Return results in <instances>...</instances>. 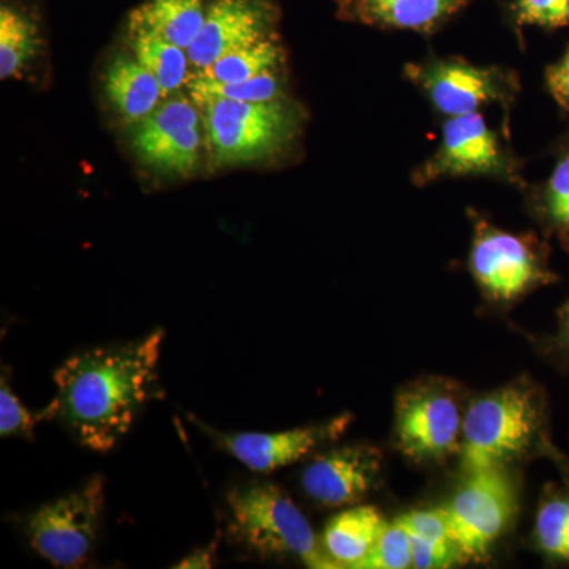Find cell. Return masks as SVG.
<instances>
[{
	"mask_svg": "<svg viewBox=\"0 0 569 569\" xmlns=\"http://www.w3.org/2000/svg\"><path fill=\"white\" fill-rule=\"evenodd\" d=\"M163 339L156 329L134 342L70 356L54 372L58 395L41 419H61L91 451H111L148 400Z\"/></svg>",
	"mask_w": 569,
	"mask_h": 569,
	"instance_id": "cell-1",
	"label": "cell"
},
{
	"mask_svg": "<svg viewBox=\"0 0 569 569\" xmlns=\"http://www.w3.org/2000/svg\"><path fill=\"white\" fill-rule=\"evenodd\" d=\"M546 406L539 388L522 380L479 397L462 426L463 475L505 467L545 436Z\"/></svg>",
	"mask_w": 569,
	"mask_h": 569,
	"instance_id": "cell-2",
	"label": "cell"
},
{
	"mask_svg": "<svg viewBox=\"0 0 569 569\" xmlns=\"http://www.w3.org/2000/svg\"><path fill=\"white\" fill-rule=\"evenodd\" d=\"M227 501L231 535L254 556L261 559L295 557L312 569L339 568L318 541L305 512L279 486L260 482L233 489Z\"/></svg>",
	"mask_w": 569,
	"mask_h": 569,
	"instance_id": "cell-3",
	"label": "cell"
},
{
	"mask_svg": "<svg viewBox=\"0 0 569 569\" xmlns=\"http://www.w3.org/2000/svg\"><path fill=\"white\" fill-rule=\"evenodd\" d=\"M203 112L216 167L263 162L298 138L305 112L287 97L272 102H238L208 97L194 102Z\"/></svg>",
	"mask_w": 569,
	"mask_h": 569,
	"instance_id": "cell-4",
	"label": "cell"
},
{
	"mask_svg": "<svg viewBox=\"0 0 569 569\" xmlns=\"http://www.w3.org/2000/svg\"><path fill=\"white\" fill-rule=\"evenodd\" d=\"M462 176L522 183L519 160L479 111L447 119L440 146L415 170L411 182L426 187L441 179Z\"/></svg>",
	"mask_w": 569,
	"mask_h": 569,
	"instance_id": "cell-5",
	"label": "cell"
},
{
	"mask_svg": "<svg viewBox=\"0 0 569 569\" xmlns=\"http://www.w3.org/2000/svg\"><path fill=\"white\" fill-rule=\"evenodd\" d=\"M406 74L445 118L470 114L488 104H498L509 119V110L520 91L516 71L497 66H475L462 58H429L408 63Z\"/></svg>",
	"mask_w": 569,
	"mask_h": 569,
	"instance_id": "cell-6",
	"label": "cell"
},
{
	"mask_svg": "<svg viewBox=\"0 0 569 569\" xmlns=\"http://www.w3.org/2000/svg\"><path fill=\"white\" fill-rule=\"evenodd\" d=\"M104 509V478L97 475L80 489L43 505L26 531L33 550L58 568H80L96 546Z\"/></svg>",
	"mask_w": 569,
	"mask_h": 569,
	"instance_id": "cell-7",
	"label": "cell"
},
{
	"mask_svg": "<svg viewBox=\"0 0 569 569\" xmlns=\"http://www.w3.org/2000/svg\"><path fill=\"white\" fill-rule=\"evenodd\" d=\"M518 508L515 482L505 467L466 475L445 507L459 563L488 560L493 542L507 530Z\"/></svg>",
	"mask_w": 569,
	"mask_h": 569,
	"instance_id": "cell-8",
	"label": "cell"
},
{
	"mask_svg": "<svg viewBox=\"0 0 569 569\" xmlns=\"http://www.w3.org/2000/svg\"><path fill=\"white\" fill-rule=\"evenodd\" d=\"M470 269L479 288L493 301H512L553 280L541 242L515 234L473 217Z\"/></svg>",
	"mask_w": 569,
	"mask_h": 569,
	"instance_id": "cell-9",
	"label": "cell"
},
{
	"mask_svg": "<svg viewBox=\"0 0 569 569\" xmlns=\"http://www.w3.org/2000/svg\"><path fill=\"white\" fill-rule=\"evenodd\" d=\"M463 419L451 385L425 380L403 388L396 400L397 448L407 458L427 462L458 451Z\"/></svg>",
	"mask_w": 569,
	"mask_h": 569,
	"instance_id": "cell-10",
	"label": "cell"
},
{
	"mask_svg": "<svg viewBox=\"0 0 569 569\" xmlns=\"http://www.w3.org/2000/svg\"><path fill=\"white\" fill-rule=\"evenodd\" d=\"M194 104L186 97H174L133 123L130 144L149 170L171 178H187L198 170L204 119Z\"/></svg>",
	"mask_w": 569,
	"mask_h": 569,
	"instance_id": "cell-11",
	"label": "cell"
},
{
	"mask_svg": "<svg viewBox=\"0 0 569 569\" xmlns=\"http://www.w3.org/2000/svg\"><path fill=\"white\" fill-rule=\"evenodd\" d=\"M279 11L271 0H213L203 29L187 48L190 67L201 71L228 52L274 39Z\"/></svg>",
	"mask_w": 569,
	"mask_h": 569,
	"instance_id": "cell-12",
	"label": "cell"
},
{
	"mask_svg": "<svg viewBox=\"0 0 569 569\" xmlns=\"http://www.w3.org/2000/svg\"><path fill=\"white\" fill-rule=\"evenodd\" d=\"M350 415H342L317 426L298 427L283 432L211 433L219 447L258 473H269L305 459L313 449L336 440L350 426Z\"/></svg>",
	"mask_w": 569,
	"mask_h": 569,
	"instance_id": "cell-13",
	"label": "cell"
},
{
	"mask_svg": "<svg viewBox=\"0 0 569 569\" xmlns=\"http://www.w3.org/2000/svg\"><path fill=\"white\" fill-rule=\"evenodd\" d=\"M381 455L367 445H351L320 456L302 473L307 496L325 507L358 505L376 488Z\"/></svg>",
	"mask_w": 569,
	"mask_h": 569,
	"instance_id": "cell-14",
	"label": "cell"
},
{
	"mask_svg": "<svg viewBox=\"0 0 569 569\" xmlns=\"http://www.w3.org/2000/svg\"><path fill=\"white\" fill-rule=\"evenodd\" d=\"M467 0H346L348 17L369 26L430 33L455 17Z\"/></svg>",
	"mask_w": 569,
	"mask_h": 569,
	"instance_id": "cell-15",
	"label": "cell"
},
{
	"mask_svg": "<svg viewBox=\"0 0 569 569\" xmlns=\"http://www.w3.org/2000/svg\"><path fill=\"white\" fill-rule=\"evenodd\" d=\"M103 82L111 107L130 126L148 118L164 96L162 86L151 71L137 58L126 54L111 59L104 70Z\"/></svg>",
	"mask_w": 569,
	"mask_h": 569,
	"instance_id": "cell-16",
	"label": "cell"
},
{
	"mask_svg": "<svg viewBox=\"0 0 569 569\" xmlns=\"http://www.w3.org/2000/svg\"><path fill=\"white\" fill-rule=\"evenodd\" d=\"M387 526V520L376 507L358 505L347 509L329 520L326 527L323 537L326 552L339 565V568L358 569Z\"/></svg>",
	"mask_w": 569,
	"mask_h": 569,
	"instance_id": "cell-17",
	"label": "cell"
},
{
	"mask_svg": "<svg viewBox=\"0 0 569 569\" xmlns=\"http://www.w3.org/2000/svg\"><path fill=\"white\" fill-rule=\"evenodd\" d=\"M206 13L204 0H146L132 11L129 24L141 26L187 50L203 29Z\"/></svg>",
	"mask_w": 569,
	"mask_h": 569,
	"instance_id": "cell-18",
	"label": "cell"
},
{
	"mask_svg": "<svg viewBox=\"0 0 569 569\" xmlns=\"http://www.w3.org/2000/svg\"><path fill=\"white\" fill-rule=\"evenodd\" d=\"M130 44L134 58L151 71L162 86L164 96H171L189 78V54L141 26L129 24Z\"/></svg>",
	"mask_w": 569,
	"mask_h": 569,
	"instance_id": "cell-19",
	"label": "cell"
},
{
	"mask_svg": "<svg viewBox=\"0 0 569 569\" xmlns=\"http://www.w3.org/2000/svg\"><path fill=\"white\" fill-rule=\"evenodd\" d=\"M41 44L39 26L31 14L10 3L0 7V78L17 77Z\"/></svg>",
	"mask_w": 569,
	"mask_h": 569,
	"instance_id": "cell-20",
	"label": "cell"
},
{
	"mask_svg": "<svg viewBox=\"0 0 569 569\" xmlns=\"http://www.w3.org/2000/svg\"><path fill=\"white\" fill-rule=\"evenodd\" d=\"M283 58V48L274 37L244 50L228 52L208 69L197 71V77L217 82H242L269 71H279Z\"/></svg>",
	"mask_w": 569,
	"mask_h": 569,
	"instance_id": "cell-21",
	"label": "cell"
},
{
	"mask_svg": "<svg viewBox=\"0 0 569 569\" xmlns=\"http://www.w3.org/2000/svg\"><path fill=\"white\" fill-rule=\"evenodd\" d=\"M542 222L569 250V134L560 142L552 173L533 193Z\"/></svg>",
	"mask_w": 569,
	"mask_h": 569,
	"instance_id": "cell-22",
	"label": "cell"
},
{
	"mask_svg": "<svg viewBox=\"0 0 569 569\" xmlns=\"http://www.w3.org/2000/svg\"><path fill=\"white\" fill-rule=\"evenodd\" d=\"M535 537L550 560L569 561V486L550 490L542 500Z\"/></svg>",
	"mask_w": 569,
	"mask_h": 569,
	"instance_id": "cell-23",
	"label": "cell"
},
{
	"mask_svg": "<svg viewBox=\"0 0 569 569\" xmlns=\"http://www.w3.org/2000/svg\"><path fill=\"white\" fill-rule=\"evenodd\" d=\"M193 102L208 99V97H222V99L238 100V102H272L282 99L283 78L279 71L254 77L242 82H217L194 77L189 84Z\"/></svg>",
	"mask_w": 569,
	"mask_h": 569,
	"instance_id": "cell-24",
	"label": "cell"
},
{
	"mask_svg": "<svg viewBox=\"0 0 569 569\" xmlns=\"http://www.w3.org/2000/svg\"><path fill=\"white\" fill-rule=\"evenodd\" d=\"M413 567L410 533L399 520L388 523L369 556L358 569H406Z\"/></svg>",
	"mask_w": 569,
	"mask_h": 569,
	"instance_id": "cell-25",
	"label": "cell"
},
{
	"mask_svg": "<svg viewBox=\"0 0 569 569\" xmlns=\"http://www.w3.org/2000/svg\"><path fill=\"white\" fill-rule=\"evenodd\" d=\"M516 26L560 29L569 26V0H516L512 6Z\"/></svg>",
	"mask_w": 569,
	"mask_h": 569,
	"instance_id": "cell-26",
	"label": "cell"
},
{
	"mask_svg": "<svg viewBox=\"0 0 569 569\" xmlns=\"http://www.w3.org/2000/svg\"><path fill=\"white\" fill-rule=\"evenodd\" d=\"M6 378L3 373L2 385H0V436L31 437L37 419H41L40 413L37 418L32 417L31 411L11 392Z\"/></svg>",
	"mask_w": 569,
	"mask_h": 569,
	"instance_id": "cell-27",
	"label": "cell"
},
{
	"mask_svg": "<svg viewBox=\"0 0 569 569\" xmlns=\"http://www.w3.org/2000/svg\"><path fill=\"white\" fill-rule=\"evenodd\" d=\"M397 520L406 527L410 537L430 542H451V545H455L445 507L408 512V515Z\"/></svg>",
	"mask_w": 569,
	"mask_h": 569,
	"instance_id": "cell-28",
	"label": "cell"
},
{
	"mask_svg": "<svg viewBox=\"0 0 569 569\" xmlns=\"http://www.w3.org/2000/svg\"><path fill=\"white\" fill-rule=\"evenodd\" d=\"M546 84L559 107L569 111V48L563 58L546 71Z\"/></svg>",
	"mask_w": 569,
	"mask_h": 569,
	"instance_id": "cell-29",
	"label": "cell"
},
{
	"mask_svg": "<svg viewBox=\"0 0 569 569\" xmlns=\"http://www.w3.org/2000/svg\"><path fill=\"white\" fill-rule=\"evenodd\" d=\"M216 549H217V542H213V545L206 546V548H200V549L193 550V552L189 553V556H187L186 559H182L181 561H179L178 565H174V568L176 569L212 568L213 557H216Z\"/></svg>",
	"mask_w": 569,
	"mask_h": 569,
	"instance_id": "cell-30",
	"label": "cell"
},
{
	"mask_svg": "<svg viewBox=\"0 0 569 569\" xmlns=\"http://www.w3.org/2000/svg\"><path fill=\"white\" fill-rule=\"evenodd\" d=\"M560 342L569 351V301L560 310Z\"/></svg>",
	"mask_w": 569,
	"mask_h": 569,
	"instance_id": "cell-31",
	"label": "cell"
}]
</instances>
